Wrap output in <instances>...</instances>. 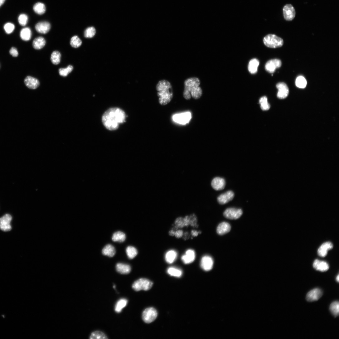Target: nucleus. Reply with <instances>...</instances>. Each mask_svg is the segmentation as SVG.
I'll list each match as a JSON object with an SVG mask.
<instances>
[{
	"label": "nucleus",
	"mask_w": 339,
	"mask_h": 339,
	"mask_svg": "<svg viewBox=\"0 0 339 339\" xmlns=\"http://www.w3.org/2000/svg\"><path fill=\"white\" fill-rule=\"evenodd\" d=\"M125 112L117 108H111L107 110L103 114L102 121L104 126L108 129L115 130L119 127L120 124L126 120Z\"/></svg>",
	"instance_id": "1"
},
{
	"label": "nucleus",
	"mask_w": 339,
	"mask_h": 339,
	"mask_svg": "<svg viewBox=\"0 0 339 339\" xmlns=\"http://www.w3.org/2000/svg\"><path fill=\"white\" fill-rule=\"evenodd\" d=\"M201 82L196 77H191L186 79L184 82L183 95L184 99L189 100L192 98L195 100L200 99L203 94V90L200 86Z\"/></svg>",
	"instance_id": "2"
},
{
	"label": "nucleus",
	"mask_w": 339,
	"mask_h": 339,
	"mask_svg": "<svg viewBox=\"0 0 339 339\" xmlns=\"http://www.w3.org/2000/svg\"><path fill=\"white\" fill-rule=\"evenodd\" d=\"M156 89L160 105H166L171 101L173 97V92L170 82L165 80L159 81L156 85Z\"/></svg>",
	"instance_id": "3"
},
{
	"label": "nucleus",
	"mask_w": 339,
	"mask_h": 339,
	"mask_svg": "<svg viewBox=\"0 0 339 339\" xmlns=\"http://www.w3.org/2000/svg\"><path fill=\"white\" fill-rule=\"evenodd\" d=\"M264 44L267 47L276 48L282 46L283 44L282 39L274 34H269L263 40Z\"/></svg>",
	"instance_id": "4"
},
{
	"label": "nucleus",
	"mask_w": 339,
	"mask_h": 339,
	"mask_svg": "<svg viewBox=\"0 0 339 339\" xmlns=\"http://www.w3.org/2000/svg\"><path fill=\"white\" fill-rule=\"evenodd\" d=\"M153 283L149 280L145 278H141L135 281L132 285V288L136 292L141 290L148 291L152 287Z\"/></svg>",
	"instance_id": "5"
},
{
	"label": "nucleus",
	"mask_w": 339,
	"mask_h": 339,
	"mask_svg": "<svg viewBox=\"0 0 339 339\" xmlns=\"http://www.w3.org/2000/svg\"><path fill=\"white\" fill-rule=\"evenodd\" d=\"M156 310L153 308L145 309L143 312L142 318L144 322L147 323H151L155 320L157 316Z\"/></svg>",
	"instance_id": "6"
},
{
	"label": "nucleus",
	"mask_w": 339,
	"mask_h": 339,
	"mask_svg": "<svg viewBox=\"0 0 339 339\" xmlns=\"http://www.w3.org/2000/svg\"><path fill=\"white\" fill-rule=\"evenodd\" d=\"M243 214V211L241 209L230 208L226 209L223 214L224 216L227 219L236 220L239 218Z\"/></svg>",
	"instance_id": "7"
},
{
	"label": "nucleus",
	"mask_w": 339,
	"mask_h": 339,
	"mask_svg": "<svg viewBox=\"0 0 339 339\" xmlns=\"http://www.w3.org/2000/svg\"><path fill=\"white\" fill-rule=\"evenodd\" d=\"M12 219V216L9 214H6L0 218V229L5 232L11 230V223Z\"/></svg>",
	"instance_id": "8"
},
{
	"label": "nucleus",
	"mask_w": 339,
	"mask_h": 339,
	"mask_svg": "<svg viewBox=\"0 0 339 339\" xmlns=\"http://www.w3.org/2000/svg\"><path fill=\"white\" fill-rule=\"evenodd\" d=\"M283 17L287 21H291L295 17L296 11L294 8L291 4H287L283 9Z\"/></svg>",
	"instance_id": "9"
},
{
	"label": "nucleus",
	"mask_w": 339,
	"mask_h": 339,
	"mask_svg": "<svg viewBox=\"0 0 339 339\" xmlns=\"http://www.w3.org/2000/svg\"><path fill=\"white\" fill-rule=\"evenodd\" d=\"M281 61L278 59H274L269 61L266 64L265 69L270 73H274L276 70L281 67Z\"/></svg>",
	"instance_id": "10"
},
{
	"label": "nucleus",
	"mask_w": 339,
	"mask_h": 339,
	"mask_svg": "<svg viewBox=\"0 0 339 339\" xmlns=\"http://www.w3.org/2000/svg\"><path fill=\"white\" fill-rule=\"evenodd\" d=\"M276 86L278 90L277 97L280 99L287 98L289 93V89L287 85L283 82H280L277 84Z\"/></svg>",
	"instance_id": "11"
},
{
	"label": "nucleus",
	"mask_w": 339,
	"mask_h": 339,
	"mask_svg": "<svg viewBox=\"0 0 339 339\" xmlns=\"http://www.w3.org/2000/svg\"><path fill=\"white\" fill-rule=\"evenodd\" d=\"M322 292L318 288L314 289L309 292L306 296V299L308 302H313L318 300L322 296Z\"/></svg>",
	"instance_id": "12"
},
{
	"label": "nucleus",
	"mask_w": 339,
	"mask_h": 339,
	"mask_svg": "<svg viewBox=\"0 0 339 339\" xmlns=\"http://www.w3.org/2000/svg\"><path fill=\"white\" fill-rule=\"evenodd\" d=\"M201 267L205 271H208L213 268L214 261L211 257L208 255L203 256L201 261Z\"/></svg>",
	"instance_id": "13"
},
{
	"label": "nucleus",
	"mask_w": 339,
	"mask_h": 339,
	"mask_svg": "<svg viewBox=\"0 0 339 339\" xmlns=\"http://www.w3.org/2000/svg\"><path fill=\"white\" fill-rule=\"evenodd\" d=\"M234 197V193L231 191H229L222 194L217 198L218 203L221 205L226 204L231 201Z\"/></svg>",
	"instance_id": "14"
},
{
	"label": "nucleus",
	"mask_w": 339,
	"mask_h": 339,
	"mask_svg": "<svg viewBox=\"0 0 339 339\" xmlns=\"http://www.w3.org/2000/svg\"><path fill=\"white\" fill-rule=\"evenodd\" d=\"M225 181L224 179L219 177L213 178L211 182L212 188L216 191L223 190L225 187Z\"/></svg>",
	"instance_id": "15"
},
{
	"label": "nucleus",
	"mask_w": 339,
	"mask_h": 339,
	"mask_svg": "<svg viewBox=\"0 0 339 339\" xmlns=\"http://www.w3.org/2000/svg\"><path fill=\"white\" fill-rule=\"evenodd\" d=\"M191 118L190 113H186L175 115L173 119L177 123L184 124L188 122Z\"/></svg>",
	"instance_id": "16"
},
{
	"label": "nucleus",
	"mask_w": 339,
	"mask_h": 339,
	"mask_svg": "<svg viewBox=\"0 0 339 339\" xmlns=\"http://www.w3.org/2000/svg\"><path fill=\"white\" fill-rule=\"evenodd\" d=\"M196 258V255L195 251L190 249L186 252L185 254L182 257L181 259L184 264H189L194 261Z\"/></svg>",
	"instance_id": "17"
},
{
	"label": "nucleus",
	"mask_w": 339,
	"mask_h": 339,
	"mask_svg": "<svg viewBox=\"0 0 339 339\" xmlns=\"http://www.w3.org/2000/svg\"><path fill=\"white\" fill-rule=\"evenodd\" d=\"M51 28L50 24L46 22H40L35 26L36 31L39 33L45 34L49 32Z\"/></svg>",
	"instance_id": "18"
},
{
	"label": "nucleus",
	"mask_w": 339,
	"mask_h": 339,
	"mask_svg": "<svg viewBox=\"0 0 339 339\" xmlns=\"http://www.w3.org/2000/svg\"><path fill=\"white\" fill-rule=\"evenodd\" d=\"M333 248V244L330 242L323 243L318 249L317 253L319 256L324 257L327 256L328 251Z\"/></svg>",
	"instance_id": "19"
},
{
	"label": "nucleus",
	"mask_w": 339,
	"mask_h": 339,
	"mask_svg": "<svg viewBox=\"0 0 339 339\" xmlns=\"http://www.w3.org/2000/svg\"><path fill=\"white\" fill-rule=\"evenodd\" d=\"M24 82L26 86L31 89H35L40 85V82L37 79L30 76L26 78Z\"/></svg>",
	"instance_id": "20"
},
{
	"label": "nucleus",
	"mask_w": 339,
	"mask_h": 339,
	"mask_svg": "<svg viewBox=\"0 0 339 339\" xmlns=\"http://www.w3.org/2000/svg\"><path fill=\"white\" fill-rule=\"evenodd\" d=\"M313 266L315 269L321 272L327 271L329 268L328 264L326 262L318 259L314 261Z\"/></svg>",
	"instance_id": "21"
},
{
	"label": "nucleus",
	"mask_w": 339,
	"mask_h": 339,
	"mask_svg": "<svg viewBox=\"0 0 339 339\" xmlns=\"http://www.w3.org/2000/svg\"><path fill=\"white\" fill-rule=\"evenodd\" d=\"M231 230L230 224L224 222L220 224L217 228V233L219 235H223L230 232Z\"/></svg>",
	"instance_id": "22"
},
{
	"label": "nucleus",
	"mask_w": 339,
	"mask_h": 339,
	"mask_svg": "<svg viewBox=\"0 0 339 339\" xmlns=\"http://www.w3.org/2000/svg\"><path fill=\"white\" fill-rule=\"evenodd\" d=\"M116 269L119 273L126 274H129L131 271L130 266L127 264L119 263L116 265Z\"/></svg>",
	"instance_id": "23"
},
{
	"label": "nucleus",
	"mask_w": 339,
	"mask_h": 339,
	"mask_svg": "<svg viewBox=\"0 0 339 339\" xmlns=\"http://www.w3.org/2000/svg\"><path fill=\"white\" fill-rule=\"evenodd\" d=\"M46 43V40L43 37H38L34 39L32 43L33 46L35 50H39L44 46Z\"/></svg>",
	"instance_id": "24"
},
{
	"label": "nucleus",
	"mask_w": 339,
	"mask_h": 339,
	"mask_svg": "<svg viewBox=\"0 0 339 339\" xmlns=\"http://www.w3.org/2000/svg\"><path fill=\"white\" fill-rule=\"evenodd\" d=\"M177 254L175 251L169 250L166 254L165 259L167 263L169 264L173 263L177 259Z\"/></svg>",
	"instance_id": "25"
},
{
	"label": "nucleus",
	"mask_w": 339,
	"mask_h": 339,
	"mask_svg": "<svg viewBox=\"0 0 339 339\" xmlns=\"http://www.w3.org/2000/svg\"><path fill=\"white\" fill-rule=\"evenodd\" d=\"M259 64V61L257 59H254L251 60L250 61L248 66V69L249 72L251 74L256 73L257 72Z\"/></svg>",
	"instance_id": "26"
},
{
	"label": "nucleus",
	"mask_w": 339,
	"mask_h": 339,
	"mask_svg": "<svg viewBox=\"0 0 339 339\" xmlns=\"http://www.w3.org/2000/svg\"><path fill=\"white\" fill-rule=\"evenodd\" d=\"M102 254L104 255L112 257L116 254V250L113 246L111 245H108L103 249Z\"/></svg>",
	"instance_id": "27"
},
{
	"label": "nucleus",
	"mask_w": 339,
	"mask_h": 339,
	"mask_svg": "<svg viewBox=\"0 0 339 339\" xmlns=\"http://www.w3.org/2000/svg\"><path fill=\"white\" fill-rule=\"evenodd\" d=\"M31 31L28 27L22 29L20 32L21 37L24 41H29L31 38Z\"/></svg>",
	"instance_id": "28"
},
{
	"label": "nucleus",
	"mask_w": 339,
	"mask_h": 339,
	"mask_svg": "<svg viewBox=\"0 0 339 339\" xmlns=\"http://www.w3.org/2000/svg\"><path fill=\"white\" fill-rule=\"evenodd\" d=\"M126 235L123 232L119 231L114 233L113 235L112 239L114 242L122 243L126 239Z\"/></svg>",
	"instance_id": "29"
},
{
	"label": "nucleus",
	"mask_w": 339,
	"mask_h": 339,
	"mask_svg": "<svg viewBox=\"0 0 339 339\" xmlns=\"http://www.w3.org/2000/svg\"><path fill=\"white\" fill-rule=\"evenodd\" d=\"M33 8L34 12L39 15L44 14L46 10V7L44 4L40 2L34 5Z\"/></svg>",
	"instance_id": "30"
},
{
	"label": "nucleus",
	"mask_w": 339,
	"mask_h": 339,
	"mask_svg": "<svg viewBox=\"0 0 339 339\" xmlns=\"http://www.w3.org/2000/svg\"><path fill=\"white\" fill-rule=\"evenodd\" d=\"M167 271L170 275L177 277H181L182 274V271L181 269L174 267H169Z\"/></svg>",
	"instance_id": "31"
},
{
	"label": "nucleus",
	"mask_w": 339,
	"mask_h": 339,
	"mask_svg": "<svg viewBox=\"0 0 339 339\" xmlns=\"http://www.w3.org/2000/svg\"><path fill=\"white\" fill-rule=\"evenodd\" d=\"M128 303V300L125 299H121L117 303L115 311L117 313L120 312L123 308L125 307Z\"/></svg>",
	"instance_id": "32"
},
{
	"label": "nucleus",
	"mask_w": 339,
	"mask_h": 339,
	"mask_svg": "<svg viewBox=\"0 0 339 339\" xmlns=\"http://www.w3.org/2000/svg\"><path fill=\"white\" fill-rule=\"evenodd\" d=\"M330 310L332 314L335 317H337L339 313V303L337 301L332 303L330 307Z\"/></svg>",
	"instance_id": "33"
},
{
	"label": "nucleus",
	"mask_w": 339,
	"mask_h": 339,
	"mask_svg": "<svg viewBox=\"0 0 339 339\" xmlns=\"http://www.w3.org/2000/svg\"><path fill=\"white\" fill-rule=\"evenodd\" d=\"M126 253L128 258L131 259H133L137 256L138 251L134 247L129 246L126 248Z\"/></svg>",
	"instance_id": "34"
},
{
	"label": "nucleus",
	"mask_w": 339,
	"mask_h": 339,
	"mask_svg": "<svg viewBox=\"0 0 339 339\" xmlns=\"http://www.w3.org/2000/svg\"><path fill=\"white\" fill-rule=\"evenodd\" d=\"M61 55L60 53L57 51H54L52 53L51 60L52 63L55 65H58L61 62Z\"/></svg>",
	"instance_id": "35"
},
{
	"label": "nucleus",
	"mask_w": 339,
	"mask_h": 339,
	"mask_svg": "<svg viewBox=\"0 0 339 339\" xmlns=\"http://www.w3.org/2000/svg\"><path fill=\"white\" fill-rule=\"evenodd\" d=\"M91 339H107V336L103 332L96 331L93 332L90 337Z\"/></svg>",
	"instance_id": "36"
},
{
	"label": "nucleus",
	"mask_w": 339,
	"mask_h": 339,
	"mask_svg": "<svg viewBox=\"0 0 339 339\" xmlns=\"http://www.w3.org/2000/svg\"><path fill=\"white\" fill-rule=\"evenodd\" d=\"M82 44V41L77 36H73L71 39L70 44L73 47L78 48L81 46Z\"/></svg>",
	"instance_id": "37"
},
{
	"label": "nucleus",
	"mask_w": 339,
	"mask_h": 339,
	"mask_svg": "<svg viewBox=\"0 0 339 339\" xmlns=\"http://www.w3.org/2000/svg\"><path fill=\"white\" fill-rule=\"evenodd\" d=\"M296 84L298 87L300 88H304L307 85V81L304 77L300 76L297 79Z\"/></svg>",
	"instance_id": "38"
},
{
	"label": "nucleus",
	"mask_w": 339,
	"mask_h": 339,
	"mask_svg": "<svg viewBox=\"0 0 339 339\" xmlns=\"http://www.w3.org/2000/svg\"><path fill=\"white\" fill-rule=\"evenodd\" d=\"M73 70V67L71 65H69L66 68H60L59 70V73L60 75L66 77Z\"/></svg>",
	"instance_id": "39"
},
{
	"label": "nucleus",
	"mask_w": 339,
	"mask_h": 339,
	"mask_svg": "<svg viewBox=\"0 0 339 339\" xmlns=\"http://www.w3.org/2000/svg\"><path fill=\"white\" fill-rule=\"evenodd\" d=\"M190 225L194 228H197L199 225L198 224V219L197 216L195 214H192L189 216Z\"/></svg>",
	"instance_id": "40"
},
{
	"label": "nucleus",
	"mask_w": 339,
	"mask_h": 339,
	"mask_svg": "<svg viewBox=\"0 0 339 339\" xmlns=\"http://www.w3.org/2000/svg\"><path fill=\"white\" fill-rule=\"evenodd\" d=\"M96 33L95 29L93 27L87 28L84 32V36L86 38H90L93 37Z\"/></svg>",
	"instance_id": "41"
},
{
	"label": "nucleus",
	"mask_w": 339,
	"mask_h": 339,
	"mask_svg": "<svg viewBox=\"0 0 339 339\" xmlns=\"http://www.w3.org/2000/svg\"><path fill=\"white\" fill-rule=\"evenodd\" d=\"M174 224V226L177 229L185 227L184 219L182 217H179L177 218Z\"/></svg>",
	"instance_id": "42"
},
{
	"label": "nucleus",
	"mask_w": 339,
	"mask_h": 339,
	"mask_svg": "<svg viewBox=\"0 0 339 339\" xmlns=\"http://www.w3.org/2000/svg\"><path fill=\"white\" fill-rule=\"evenodd\" d=\"M28 17L25 14H22L18 17V21L19 24L22 26H26L28 22Z\"/></svg>",
	"instance_id": "43"
},
{
	"label": "nucleus",
	"mask_w": 339,
	"mask_h": 339,
	"mask_svg": "<svg viewBox=\"0 0 339 339\" xmlns=\"http://www.w3.org/2000/svg\"><path fill=\"white\" fill-rule=\"evenodd\" d=\"M15 28L14 25L11 23H6L4 26L5 31L8 34L12 33L14 31Z\"/></svg>",
	"instance_id": "44"
},
{
	"label": "nucleus",
	"mask_w": 339,
	"mask_h": 339,
	"mask_svg": "<svg viewBox=\"0 0 339 339\" xmlns=\"http://www.w3.org/2000/svg\"><path fill=\"white\" fill-rule=\"evenodd\" d=\"M10 54L14 57H17L18 56V52L17 48L12 47L10 51Z\"/></svg>",
	"instance_id": "45"
},
{
	"label": "nucleus",
	"mask_w": 339,
	"mask_h": 339,
	"mask_svg": "<svg viewBox=\"0 0 339 339\" xmlns=\"http://www.w3.org/2000/svg\"><path fill=\"white\" fill-rule=\"evenodd\" d=\"M270 105L267 102L261 105V109L264 111H266L269 110L270 108Z\"/></svg>",
	"instance_id": "46"
},
{
	"label": "nucleus",
	"mask_w": 339,
	"mask_h": 339,
	"mask_svg": "<svg viewBox=\"0 0 339 339\" xmlns=\"http://www.w3.org/2000/svg\"><path fill=\"white\" fill-rule=\"evenodd\" d=\"M183 231L181 230H177L175 231V236L177 238L182 237L183 235Z\"/></svg>",
	"instance_id": "47"
},
{
	"label": "nucleus",
	"mask_w": 339,
	"mask_h": 339,
	"mask_svg": "<svg viewBox=\"0 0 339 339\" xmlns=\"http://www.w3.org/2000/svg\"><path fill=\"white\" fill-rule=\"evenodd\" d=\"M183 219L185 226H188L190 225L189 216H185L183 218Z\"/></svg>",
	"instance_id": "48"
},
{
	"label": "nucleus",
	"mask_w": 339,
	"mask_h": 339,
	"mask_svg": "<svg viewBox=\"0 0 339 339\" xmlns=\"http://www.w3.org/2000/svg\"><path fill=\"white\" fill-rule=\"evenodd\" d=\"M201 233V231H198L197 230H192L191 231V235L193 237L197 236H198L199 234Z\"/></svg>",
	"instance_id": "49"
},
{
	"label": "nucleus",
	"mask_w": 339,
	"mask_h": 339,
	"mask_svg": "<svg viewBox=\"0 0 339 339\" xmlns=\"http://www.w3.org/2000/svg\"><path fill=\"white\" fill-rule=\"evenodd\" d=\"M267 102V98L265 96H263V97L261 98L260 99L259 101V103L261 105Z\"/></svg>",
	"instance_id": "50"
},
{
	"label": "nucleus",
	"mask_w": 339,
	"mask_h": 339,
	"mask_svg": "<svg viewBox=\"0 0 339 339\" xmlns=\"http://www.w3.org/2000/svg\"><path fill=\"white\" fill-rule=\"evenodd\" d=\"M182 236H183V239L185 240L188 239L190 236L189 233L187 232H185L183 234Z\"/></svg>",
	"instance_id": "51"
},
{
	"label": "nucleus",
	"mask_w": 339,
	"mask_h": 339,
	"mask_svg": "<svg viewBox=\"0 0 339 339\" xmlns=\"http://www.w3.org/2000/svg\"><path fill=\"white\" fill-rule=\"evenodd\" d=\"M175 231H176L172 229L169 231V234L171 236H174L175 235Z\"/></svg>",
	"instance_id": "52"
},
{
	"label": "nucleus",
	"mask_w": 339,
	"mask_h": 339,
	"mask_svg": "<svg viewBox=\"0 0 339 339\" xmlns=\"http://www.w3.org/2000/svg\"><path fill=\"white\" fill-rule=\"evenodd\" d=\"M6 0H0V7H1L5 2Z\"/></svg>",
	"instance_id": "53"
},
{
	"label": "nucleus",
	"mask_w": 339,
	"mask_h": 339,
	"mask_svg": "<svg viewBox=\"0 0 339 339\" xmlns=\"http://www.w3.org/2000/svg\"><path fill=\"white\" fill-rule=\"evenodd\" d=\"M336 280L337 282H339V275H338L336 278Z\"/></svg>",
	"instance_id": "54"
}]
</instances>
